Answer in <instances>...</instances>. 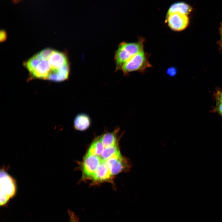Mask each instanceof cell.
I'll use <instances>...</instances> for the list:
<instances>
[{"label":"cell","mask_w":222,"mask_h":222,"mask_svg":"<svg viewBox=\"0 0 222 222\" xmlns=\"http://www.w3.org/2000/svg\"><path fill=\"white\" fill-rule=\"evenodd\" d=\"M117 144L104 148L101 155V158L103 160L105 161L109 158L120 154Z\"/></svg>","instance_id":"cell-15"},{"label":"cell","mask_w":222,"mask_h":222,"mask_svg":"<svg viewBox=\"0 0 222 222\" xmlns=\"http://www.w3.org/2000/svg\"><path fill=\"white\" fill-rule=\"evenodd\" d=\"M21 0H12L13 1L14 3H18Z\"/></svg>","instance_id":"cell-24"},{"label":"cell","mask_w":222,"mask_h":222,"mask_svg":"<svg viewBox=\"0 0 222 222\" xmlns=\"http://www.w3.org/2000/svg\"><path fill=\"white\" fill-rule=\"evenodd\" d=\"M112 175L105 161L102 160L92 178L95 181L101 182L109 180Z\"/></svg>","instance_id":"cell-9"},{"label":"cell","mask_w":222,"mask_h":222,"mask_svg":"<svg viewBox=\"0 0 222 222\" xmlns=\"http://www.w3.org/2000/svg\"><path fill=\"white\" fill-rule=\"evenodd\" d=\"M166 22L171 29L179 31L187 27L189 23V18L186 14L179 12H174L167 14Z\"/></svg>","instance_id":"cell-4"},{"label":"cell","mask_w":222,"mask_h":222,"mask_svg":"<svg viewBox=\"0 0 222 222\" xmlns=\"http://www.w3.org/2000/svg\"><path fill=\"white\" fill-rule=\"evenodd\" d=\"M91 121L89 117L84 113L77 115L75 117L74 121V128L76 130L84 131L90 127Z\"/></svg>","instance_id":"cell-11"},{"label":"cell","mask_w":222,"mask_h":222,"mask_svg":"<svg viewBox=\"0 0 222 222\" xmlns=\"http://www.w3.org/2000/svg\"><path fill=\"white\" fill-rule=\"evenodd\" d=\"M105 161L112 175L128 171L130 167L128 161L121 154L112 157Z\"/></svg>","instance_id":"cell-5"},{"label":"cell","mask_w":222,"mask_h":222,"mask_svg":"<svg viewBox=\"0 0 222 222\" xmlns=\"http://www.w3.org/2000/svg\"><path fill=\"white\" fill-rule=\"evenodd\" d=\"M102 160L101 157L97 155H85L82 164L84 176L92 178Z\"/></svg>","instance_id":"cell-6"},{"label":"cell","mask_w":222,"mask_h":222,"mask_svg":"<svg viewBox=\"0 0 222 222\" xmlns=\"http://www.w3.org/2000/svg\"><path fill=\"white\" fill-rule=\"evenodd\" d=\"M104 149V147L99 137L95 138L92 143L85 155L99 156L101 155Z\"/></svg>","instance_id":"cell-14"},{"label":"cell","mask_w":222,"mask_h":222,"mask_svg":"<svg viewBox=\"0 0 222 222\" xmlns=\"http://www.w3.org/2000/svg\"><path fill=\"white\" fill-rule=\"evenodd\" d=\"M0 205H6L14 197L16 191V182L4 169L0 170Z\"/></svg>","instance_id":"cell-2"},{"label":"cell","mask_w":222,"mask_h":222,"mask_svg":"<svg viewBox=\"0 0 222 222\" xmlns=\"http://www.w3.org/2000/svg\"><path fill=\"white\" fill-rule=\"evenodd\" d=\"M51 70H57L69 63L68 57L64 53L53 50L47 59Z\"/></svg>","instance_id":"cell-7"},{"label":"cell","mask_w":222,"mask_h":222,"mask_svg":"<svg viewBox=\"0 0 222 222\" xmlns=\"http://www.w3.org/2000/svg\"><path fill=\"white\" fill-rule=\"evenodd\" d=\"M53 50L50 48H47L42 50L39 52L42 60H47L48 58L52 53Z\"/></svg>","instance_id":"cell-17"},{"label":"cell","mask_w":222,"mask_h":222,"mask_svg":"<svg viewBox=\"0 0 222 222\" xmlns=\"http://www.w3.org/2000/svg\"><path fill=\"white\" fill-rule=\"evenodd\" d=\"M220 38L218 42V44L220 47L222 48V24L220 29Z\"/></svg>","instance_id":"cell-23"},{"label":"cell","mask_w":222,"mask_h":222,"mask_svg":"<svg viewBox=\"0 0 222 222\" xmlns=\"http://www.w3.org/2000/svg\"><path fill=\"white\" fill-rule=\"evenodd\" d=\"M176 70L173 67L170 68L167 70V74L171 76H175L176 73Z\"/></svg>","instance_id":"cell-22"},{"label":"cell","mask_w":222,"mask_h":222,"mask_svg":"<svg viewBox=\"0 0 222 222\" xmlns=\"http://www.w3.org/2000/svg\"><path fill=\"white\" fill-rule=\"evenodd\" d=\"M7 38V34L5 31L2 30L0 32V42H3L6 40Z\"/></svg>","instance_id":"cell-21"},{"label":"cell","mask_w":222,"mask_h":222,"mask_svg":"<svg viewBox=\"0 0 222 222\" xmlns=\"http://www.w3.org/2000/svg\"><path fill=\"white\" fill-rule=\"evenodd\" d=\"M192 10V7L186 3L181 2H177L173 3L170 6L167 14L177 12L187 15Z\"/></svg>","instance_id":"cell-13"},{"label":"cell","mask_w":222,"mask_h":222,"mask_svg":"<svg viewBox=\"0 0 222 222\" xmlns=\"http://www.w3.org/2000/svg\"><path fill=\"white\" fill-rule=\"evenodd\" d=\"M68 213L69 216L70 222H79L78 217L73 212L68 210Z\"/></svg>","instance_id":"cell-20"},{"label":"cell","mask_w":222,"mask_h":222,"mask_svg":"<svg viewBox=\"0 0 222 222\" xmlns=\"http://www.w3.org/2000/svg\"><path fill=\"white\" fill-rule=\"evenodd\" d=\"M40 59L38 54H37L25 63V66L31 73L33 72L41 61Z\"/></svg>","instance_id":"cell-16"},{"label":"cell","mask_w":222,"mask_h":222,"mask_svg":"<svg viewBox=\"0 0 222 222\" xmlns=\"http://www.w3.org/2000/svg\"><path fill=\"white\" fill-rule=\"evenodd\" d=\"M144 42V39H140L136 42H123L119 44L114 57L116 71L121 69L129 59L143 49Z\"/></svg>","instance_id":"cell-1"},{"label":"cell","mask_w":222,"mask_h":222,"mask_svg":"<svg viewBox=\"0 0 222 222\" xmlns=\"http://www.w3.org/2000/svg\"><path fill=\"white\" fill-rule=\"evenodd\" d=\"M151 67L147 55L143 49L126 62L120 70L126 75L133 72H143Z\"/></svg>","instance_id":"cell-3"},{"label":"cell","mask_w":222,"mask_h":222,"mask_svg":"<svg viewBox=\"0 0 222 222\" xmlns=\"http://www.w3.org/2000/svg\"><path fill=\"white\" fill-rule=\"evenodd\" d=\"M69 72L70 66L68 63L58 70H51L47 80L57 82L63 81L68 79Z\"/></svg>","instance_id":"cell-8"},{"label":"cell","mask_w":222,"mask_h":222,"mask_svg":"<svg viewBox=\"0 0 222 222\" xmlns=\"http://www.w3.org/2000/svg\"><path fill=\"white\" fill-rule=\"evenodd\" d=\"M119 131L118 128H117L113 132L106 133L100 137L105 148L117 144V134Z\"/></svg>","instance_id":"cell-12"},{"label":"cell","mask_w":222,"mask_h":222,"mask_svg":"<svg viewBox=\"0 0 222 222\" xmlns=\"http://www.w3.org/2000/svg\"><path fill=\"white\" fill-rule=\"evenodd\" d=\"M51 70L49 63L47 60H41L33 72V77L38 79H46Z\"/></svg>","instance_id":"cell-10"},{"label":"cell","mask_w":222,"mask_h":222,"mask_svg":"<svg viewBox=\"0 0 222 222\" xmlns=\"http://www.w3.org/2000/svg\"><path fill=\"white\" fill-rule=\"evenodd\" d=\"M214 112L217 113L222 117V104L216 101L215 107L212 110Z\"/></svg>","instance_id":"cell-19"},{"label":"cell","mask_w":222,"mask_h":222,"mask_svg":"<svg viewBox=\"0 0 222 222\" xmlns=\"http://www.w3.org/2000/svg\"><path fill=\"white\" fill-rule=\"evenodd\" d=\"M216 101L222 104V90L217 89L214 93Z\"/></svg>","instance_id":"cell-18"}]
</instances>
